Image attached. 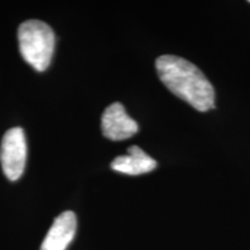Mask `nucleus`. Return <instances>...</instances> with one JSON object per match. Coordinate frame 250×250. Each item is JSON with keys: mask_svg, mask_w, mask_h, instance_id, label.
Here are the masks:
<instances>
[{"mask_svg": "<svg viewBox=\"0 0 250 250\" xmlns=\"http://www.w3.org/2000/svg\"><path fill=\"white\" fill-rule=\"evenodd\" d=\"M155 67L164 85L196 110L204 112L214 107L213 86L192 62L177 56L165 55L156 59Z\"/></svg>", "mask_w": 250, "mask_h": 250, "instance_id": "1", "label": "nucleus"}, {"mask_svg": "<svg viewBox=\"0 0 250 250\" xmlns=\"http://www.w3.org/2000/svg\"><path fill=\"white\" fill-rule=\"evenodd\" d=\"M18 39L24 61L36 71H45L55 50V34L51 27L39 20L24 21L19 27Z\"/></svg>", "mask_w": 250, "mask_h": 250, "instance_id": "2", "label": "nucleus"}, {"mask_svg": "<svg viewBox=\"0 0 250 250\" xmlns=\"http://www.w3.org/2000/svg\"><path fill=\"white\" fill-rule=\"evenodd\" d=\"M27 159V144L21 127H13L5 133L0 148L2 170L8 180L17 181L21 177Z\"/></svg>", "mask_w": 250, "mask_h": 250, "instance_id": "3", "label": "nucleus"}, {"mask_svg": "<svg viewBox=\"0 0 250 250\" xmlns=\"http://www.w3.org/2000/svg\"><path fill=\"white\" fill-rule=\"evenodd\" d=\"M101 127L105 138L118 142L125 140L138 132L137 122L126 114L122 103H112L102 115Z\"/></svg>", "mask_w": 250, "mask_h": 250, "instance_id": "4", "label": "nucleus"}, {"mask_svg": "<svg viewBox=\"0 0 250 250\" xmlns=\"http://www.w3.org/2000/svg\"><path fill=\"white\" fill-rule=\"evenodd\" d=\"M77 230V217L72 211L62 212L55 219L43 240L41 250H66Z\"/></svg>", "mask_w": 250, "mask_h": 250, "instance_id": "5", "label": "nucleus"}, {"mask_svg": "<svg viewBox=\"0 0 250 250\" xmlns=\"http://www.w3.org/2000/svg\"><path fill=\"white\" fill-rule=\"evenodd\" d=\"M127 153V155L117 156L111 162L112 169L127 175H140L149 173L158 166L154 159L146 154L138 146H131Z\"/></svg>", "mask_w": 250, "mask_h": 250, "instance_id": "6", "label": "nucleus"}, {"mask_svg": "<svg viewBox=\"0 0 250 250\" xmlns=\"http://www.w3.org/2000/svg\"><path fill=\"white\" fill-rule=\"evenodd\" d=\"M249 2H250V1H249Z\"/></svg>", "mask_w": 250, "mask_h": 250, "instance_id": "7", "label": "nucleus"}]
</instances>
